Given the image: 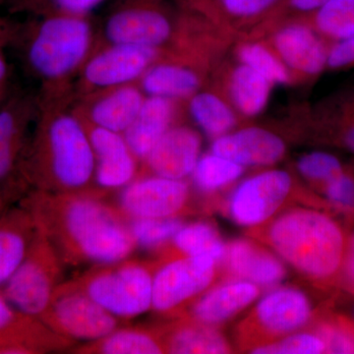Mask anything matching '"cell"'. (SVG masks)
Segmentation results:
<instances>
[{
	"instance_id": "cell-44",
	"label": "cell",
	"mask_w": 354,
	"mask_h": 354,
	"mask_svg": "<svg viewBox=\"0 0 354 354\" xmlns=\"http://www.w3.org/2000/svg\"><path fill=\"white\" fill-rule=\"evenodd\" d=\"M342 139L346 148L354 153V118L349 120L346 129L342 132Z\"/></svg>"
},
{
	"instance_id": "cell-31",
	"label": "cell",
	"mask_w": 354,
	"mask_h": 354,
	"mask_svg": "<svg viewBox=\"0 0 354 354\" xmlns=\"http://www.w3.org/2000/svg\"><path fill=\"white\" fill-rule=\"evenodd\" d=\"M135 244L147 250H158L169 245L183 227L180 216L165 218H131L128 223Z\"/></svg>"
},
{
	"instance_id": "cell-25",
	"label": "cell",
	"mask_w": 354,
	"mask_h": 354,
	"mask_svg": "<svg viewBox=\"0 0 354 354\" xmlns=\"http://www.w3.org/2000/svg\"><path fill=\"white\" fill-rule=\"evenodd\" d=\"M142 87L150 97L186 99L196 94L200 78L196 72L176 64H158L150 67L142 79Z\"/></svg>"
},
{
	"instance_id": "cell-29",
	"label": "cell",
	"mask_w": 354,
	"mask_h": 354,
	"mask_svg": "<svg viewBox=\"0 0 354 354\" xmlns=\"http://www.w3.org/2000/svg\"><path fill=\"white\" fill-rule=\"evenodd\" d=\"M245 167L212 152L201 155L191 174L195 187L204 194H215L239 181Z\"/></svg>"
},
{
	"instance_id": "cell-14",
	"label": "cell",
	"mask_w": 354,
	"mask_h": 354,
	"mask_svg": "<svg viewBox=\"0 0 354 354\" xmlns=\"http://www.w3.org/2000/svg\"><path fill=\"white\" fill-rule=\"evenodd\" d=\"M209 152L234 160L243 167L276 165L286 152L285 141L270 130L250 127L213 139Z\"/></svg>"
},
{
	"instance_id": "cell-22",
	"label": "cell",
	"mask_w": 354,
	"mask_h": 354,
	"mask_svg": "<svg viewBox=\"0 0 354 354\" xmlns=\"http://www.w3.org/2000/svg\"><path fill=\"white\" fill-rule=\"evenodd\" d=\"M165 353H230L232 346L218 327L179 317L160 329Z\"/></svg>"
},
{
	"instance_id": "cell-45",
	"label": "cell",
	"mask_w": 354,
	"mask_h": 354,
	"mask_svg": "<svg viewBox=\"0 0 354 354\" xmlns=\"http://www.w3.org/2000/svg\"><path fill=\"white\" fill-rule=\"evenodd\" d=\"M6 74V65L4 62L3 57H2L1 53H0V82L3 80L4 76Z\"/></svg>"
},
{
	"instance_id": "cell-2",
	"label": "cell",
	"mask_w": 354,
	"mask_h": 354,
	"mask_svg": "<svg viewBox=\"0 0 354 354\" xmlns=\"http://www.w3.org/2000/svg\"><path fill=\"white\" fill-rule=\"evenodd\" d=\"M254 232L283 262L310 281L327 286L341 277L348 239L329 214L295 207L279 213Z\"/></svg>"
},
{
	"instance_id": "cell-43",
	"label": "cell",
	"mask_w": 354,
	"mask_h": 354,
	"mask_svg": "<svg viewBox=\"0 0 354 354\" xmlns=\"http://www.w3.org/2000/svg\"><path fill=\"white\" fill-rule=\"evenodd\" d=\"M77 16L83 15L92 10L95 6H99L104 0H73Z\"/></svg>"
},
{
	"instance_id": "cell-33",
	"label": "cell",
	"mask_w": 354,
	"mask_h": 354,
	"mask_svg": "<svg viewBox=\"0 0 354 354\" xmlns=\"http://www.w3.org/2000/svg\"><path fill=\"white\" fill-rule=\"evenodd\" d=\"M254 354H318L326 353V344L315 330H298L276 341L250 349Z\"/></svg>"
},
{
	"instance_id": "cell-37",
	"label": "cell",
	"mask_w": 354,
	"mask_h": 354,
	"mask_svg": "<svg viewBox=\"0 0 354 354\" xmlns=\"http://www.w3.org/2000/svg\"><path fill=\"white\" fill-rule=\"evenodd\" d=\"M17 127L15 118L8 111L0 113V180L12 169L16 155Z\"/></svg>"
},
{
	"instance_id": "cell-20",
	"label": "cell",
	"mask_w": 354,
	"mask_h": 354,
	"mask_svg": "<svg viewBox=\"0 0 354 354\" xmlns=\"http://www.w3.org/2000/svg\"><path fill=\"white\" fill-rule=\"evenodd\" d=\"M27 209H16L0 218V286L6 285L29 252L37 234Z\"/></svg>"
},
{
	"instance_id": "cell-47",
	"label": "cell",
	"mask_w": 354,
	"mask_h": 354,
	"mask_svg": "<svg viewBox=\"0 0 354 354\" xmlns=\"http://www.w3.org/2000/svg\"><path fill=\"white\" fill-rule=\"evenodd\" d=\"M2 208H3V200L0 198V212H1Z\"/></svg>"
},
{
	"instance_id": "cell-19",
	"label": "cell",
	"mask_w": 354,
	"mask_h": 354,
	"mask_svg": "<svg viewBox=\"0 0 354 354\" xmlns=\"http://www.w3.org/2000/svg\"><path fill=\"white\" fill-rule=\"evenodd\" d=\"M272 43L277 55L291 71L315 76L327 66L328 48L318 32L305 23L279 28Z\"/></svg>"
},
{
	"instance_id": "cell-3",
	"label": "cell",
	"mask_w": 354,
	"mask_h": 354,
	"mask_svg": "<svg viewBox=\"0 0 354 354\" xmlns=\"http://www.w3.org/2000/svg\"><path fill=\"white\" fill-rule=\"evenodd\" d=\"M153 272L149 264L121 261L75 281L102 308L128 320L152 309Z\"/></svg>"
},
{
	"instance_id": "cell-38",
	"label": "cell",
	"mask_w": 354,
	"mask_h": 354,
	"mask_svg": "<svg viewBox=\"0 0 354 354\" xmlns=\"http://www.w3.org/2000/svg\"><path fill=\"white\" fill-rule=\"evenodd\" d=\"M281 0H218L221 12L236 19H253L274 10Z\"/></svg>"
},
{
	"instance_id": "cell-46",
	"label": "cell",
	"mask_w": 354,
	"mask_h": 354,
	"mask_svg": "<svg viewBox=\"0 0 354 354\" xmlns=\"http://www.w3.org/2000/svg\"><path fill=\"white\" fill-rule=\"evenodd\" d=\"M192 1L199 2V3H205L208 4V6H212L216 7V8L220 9L218 4V0H192Z\"/></svg>"
},
{
	"instance_id": "cell-23",
	"label": "cell",
	"mask_w": 354,
	"mask_h": 354,
	"mask_svg": "<svg viewBox=\"0 0 354 354\" xmlns=\"http://www.w3.org/2000/svg\"><path fill=\"white\" fill-rule=\"evenodd\" d=\"M145 101L142 93L134 87H121L95 102L91 111L95 127L124 133L136 120Z\"/></svg>"
},
{
	"instance_id": "cell-36",
	"label": "cell",
	"mask_w": 354,
	"mask_h": 354,
	"mask_svg": "<svg viewBox=\"0 0 354 354\" xmlns=\"http://www.w3.org/2000/svg\"><path fill=\"white\" fill-rule=\"evenodd\" d=\"M330 207L344 215H354V176L344 171L321 188Z\"/></svg>"
},
{
	"instance_id": "cell-28",
	"label": "cell",
	"mask_w": 354,
	"mask_h": 354,
	"mask_svg": "<svg viewBox=\"0 0 354 354\" xmlns=\"http://www.w3.org/2000/svg\"><path fill=\"white\" fill-rule=\"evenodd\" d=\"M191 116L205 134L216 139L232 131L236 125L234 109L213 93H196L190 97Z\"/></svg>"
},
{
	"instance_id": "cell-11",
	"label": "cell",
	"mask_w": 354,
	"mask_h": 354,
	"mask_svg": "<svg viewBox=\"0 0 354 354\" xmlns=\"http://www.w3.org/2000/svg\"><path fill=\"white\" fill-rule=\"evenodd\" d=\"M189 184L185 179L155 176L137 179L123 187L120 211L130 218L180 216L189 203Z\"/></svg>"
},
{
	"instance_id": "cell-26",
	"label": "cell",
	"mask_w": 354,
	"mask_h": 354,
	"mask_svg": "<svg viewBox=\"0 0 354 354\" xmlns=\"http://www.w3.org/2000/svg\"><path fill=\"white\" fill-rule=\"evenodd\" d=\"M272 86L265 77L241 64L232 72L228 91L234 109L246 118H254L267 106Z\"/></svg>"
},
{
	"instance_id": "cell-6",
	"label": "cell",
	"mask_w": 354,
	"mask_h": 354,
	"mask_svg": "<svg viewBox=\"0 0 354 354\" xmlns=\"http://www.w3.org/2000/svg\"><path fill=\"white\" fill-rule=\"evenodd\" d=\"M50 193H81L95 178V157L88 134L71 115H60L48 131Z\"/></svg>"
},
{
	"instance_id": "cell-27",
	"label": "cell",
	"mask_w": 354,
	"mask_h": 354,
	"mask_svg": "<svg viewBox=\"0 0 354 354\" xmlns=\"http://www.w3.org/2000/svg\"><path fill=\"white\" fill-rule=\"evenodd\" d=\"M177 255L209 256L221 265L225 257L227 243L221 239L213 223L198 221L179 228L171 241Z\"/></svg>"
},
{
	"instance_id": "cell-16",
	"label": "cell",
	"mask_w": 354,
	"mask_h": 354,
	"mask_svg": "<svg viewBox=\"0 0 354 354\" xmlns=\"http://www.w3.org/2000/svg\"><path fill=\"white\" fill-rule=\"evenodd\" d=\"M95 157V180L104 189H118L136 176V157L122 133L95 127L88 133Z\"/></svg>"
},
{
	"instance_id": "cell-1",
	"label": "cell",
	"mask_w": 354,
	"mask_h": 354,
	"mask_svg": "<svg viewBox=\"0 0 354 354\" xmlns=\"http://www.w3.org/2000/svg\"><path fill=\"white\" fill-rule=\"evenodd\" d=\"M25 208L64 264H115L137 248L122 213L92 195L44 192Z\"/></svg>"
},
{
	"instance_id": "cell-30",
	"label": "cell",
	"mask_w": 354,
	"mask_h": 354,
	"mask_svg": "<svg viewBox=\"0 0 354 354\" xmlns=\"http://www.w3.org/2000/svg\"><path fill=\"white\" fill-rule=\"evenodd\" d=\"M310 15L322 36L339 41L354 35V0H330Z\"/></svg>"
},
{
	"instance_id": "cell-18",
	"label": "cell",
	"mask_w": 354,
	"mask_h": 354,
	"mask_svg": "<svg viewBox=\"0 0 354 354\" xmlns=\"http://www.w3.org/2000/svg\"><path fill=\"white\" fill-rule=\"evenodd\" d=\"M171 21L152 7H135L114 13L106 25V35L113 44L157 48L171 37Z\"/></svg>"
},
{
	"instance_id": "cell-32",
	"label": "cell",
	"mask_w": 354,
	"mask_h": 354,
	"mask_svg": "<svg viewBox=\"0 0 354 354\" xmlns=\"http://www.w3.org/2000/svg\"><path fill=\"white\" fill-rule=\"evenodd\" d=\"M241 64L265 77L272 85H285L290 81V70L278 55L259 43H246L237 50Z\"/></svg>"
},
{
	"instance_id": "cell-42",
	"label": "cell",
	"mask_w": 354,
	"mask_h": 354,
	"mask_svg": "<svg viewBox=\"0 0 354 354\" xmlns=\"http://www.w3.org/2000/svg\"><path fill=\"white\" fill-rule=\"evenodd\" d=\"M21 315L22 314L15 311L2 292H0V333L10 327Z\"/></svg>"
},
{
	"instance_id": "cell-10",
	"label": "cell",
	"mask_w": 354,
	"mask_h": 354,
	"mask_svg": "<svg viewBox=\"0 0 354 354\" xmlns=\"http://www.w3.org/2000/svg\"><path fill=\"white\" fill-rule=\"evenodd\" d=\"M292 177L267 169L242 179L228 194L221 211L239 227L257 230L278 215L292 193Z\"/></svg>"
},
{
	"instance_id": "cell-5",
	"label": "cell",
	"mask_w": 354,
	"mask_h": 354,
	"mask_svg": "<svg viewBox=\"0 0 354 354\" xmlns=\"http://www.w3.org/2000/svg\"><path fill=\"white\" fill-rule=\"evenodd\" d=\"M62 265L55 247L38 228L29 252L3 286L2 295L18 313L39 320L59 286Z\"/></svg>"
},
{
	"instance_id": "cell-7",
	"label": "cell",
	"mask_w": 354,
	"mask_h": 354,
	"mask_svg": "<svg viewBox=\"0 0 354 354\" xmlns=\"http://www.w3.org/2000/svg\"><path fill=\"white\" fill-rule=\"evenodd\" d=\"M39 321L71 342L97 341L120 326V318L100 306L76 281L57 286Z\"/></svg>"
},
{
	"instance_id": "cell-4",
	"label": "cell",
	"mask_w": 354,
	"mask_h": 354,
	"mask_svg": "<svg viewBox=\"0 0 354 354\" xmlns=\"http://www.w3.org/2000/svg\"><path fill=\"white\" fill-rule=\"evenodd\" d=\"M313 318V304L304 290L277 286L267 290L241 324L239 341L250 351L301 330Z\"/></svg>"
},
{
	"instance_id": "cell-12",
	"label": "cell",
	"mask_w": 354,
	"mask_h": 354,
	"mask_svg": "<svg viewBox=\"0 0 354 354\" xmlns=\"http://www.w3.org/2000/svg\"><path fill=\"white\" fill-rule=\"evenodd\" d=\"M220 268L227 278L250 281L267 290L279 286L288 274L285 262L274 251L245 239L227 243Z\"/></svg>"
},
{
	"instance_id": "cell-24",
	"label": "cell",
	"mask_w": 354,
	"mask_h": 354,
	"mask_svg": "<svg viewBox=\"0 0 354 354\" xmlns=\"http://www.w3.org/2000/svg\"><path fill=\"white\" fill-rule=\"evenodd\" d=\"M77 353L92 354H160L165 353L160 329H133L114 330L97 341L77 349Z\"/></svg>"
},
{
	"instance_id": "cell-40",
	"label": "cell",
	"mask_w": 354,
	"mask_h": 354,
	"mask_svg": "<svg viewBox=\"0 0 354 354\" xmlns=\"http://www.w3.org/2000/svg\"><path fill=\"white\" fill-rule=\"evenodd\" d=\"M329 1L330 0H281L276 8L285 6L288 10L295 12L312 14Z\"/></svg>"
},
{
	"instance_id": "cell-41",
	"label": "cell",
	"mask_w": 354,
	"mask_h": 354,
	"mask_svg": "<svg viewBox=\"0 0 354 354\" xmlns=\"http://www.w3.org/2000/svg\"><path fill=\"white\" fill-rule=\"evenodd\" d=\"M344 286L349 291L354 293V232L348 242L346 257L341 272Z\"/></svg>"
},
{
	"instance_id": "cell-34",
	"label": "cell",
	"mask_w": 354,
	"mask_h": 354,
	"mask_svg": "<svg viewBox=\"0 0 354 354\" xmlns=\"http://www.w3.org/2000/svg\"><path fill=\"white\" fill-rule=\"evenodd\" d=\"M322 337L326 353H354V324L342 316L321 319L313 329Z\"/></svg>"
},
{
	"instance_id": "cell-15",
	"label": "cell",
	"mask_w": 354,
	"mask_h": 354,
	"mask_svg": "<svg viewBox=\"0 0 354 354\" xmlns=\"http://www.w3.org/2000/svg\"><path fill=\"white\" fill-rule=\"evenodd\" d=\"M157 55V48L113 44L88 62L86 80L95 87L123 85L143 75Z\"/></svg>"
},
{
	"instance_id": "cell-17",
	"label": "cell",
	"mask_w": 354,
	"mask_h": 354,
	"mask_svg": "<svg viewBox=\"0 0 354 354\" xmlns=\"http://www.w3.org/2000/svg\"><path fill=\"white\" fill-rule=\"evenodd\" d=\"M202 139L189 127H171L145 158L155 176L171 179L191 176L201 157Z\"/></svg>"
},
{
	"instance_id": "cell-35",
	"label": "cell",
	"mask_w": 354,
	"mask_h": 354,
	"mask_svg": "<svg viewBox=\"0 0 354 354\" xmlns=\"http://www.w3.org/2000/svg\"><path fill=\"white\" fill-rule=\"evenodd\" d=\"M297 169L306 180L320 188L344 171L341 160L326 152L305 153L298 158Z\"/></svg>"
},
{
	"instance_id": "cell-39",
	"label": "cell",
	"mask_w": 354,
	"mask_h": 354,
	"mask_svg": "<svg viewBox=\"0 0 354 354\" xmlns=\"http://www.w3.org/2000/svg\"><path fill=\"white\" fill-rule=\"evenodd\" d=\"M354 64V35L339 39L328 50L327 66L332 69L344 68Z\"/></svg>"
},
{
	"instance_id": "cell-13",
	"label": "cell",
	"mask_w": 354,
	"mask_h": 354,
	"mask_svg": "<svg viewBox=\"0 0 354 354\" xmlns=\"http://www.w3.org/2000/svg\"><path fill=\"white\" fill-rule=\"evenodd\" d=\"M261 290L250 281L227 278L209 286L178 316L218 328L250 306L259 298Z\"/></svg>"
},
{
	"instance_id": "cell-9",
	"label": "cell",
	"mask_w": 354,
	"mask_h": 354,
	"mask_svg": "<svg viewBox=\"0 0 354 354\" xmlns=\"http://www.w3.org/2000/svg\"><path fill=\"white\" fill-rule=\"evenodd\" d=\"M220 265L209 256H171L153 272L152 310L180 314L218 277Z\"/></svg>"
},
{
	"instance_id": "cell-21",
	"label": "cell",
	"mask_w": 354,
	"mask_h": 354,
	"mask_svg": "<svg viewBox=\"0 0 354 354\" xmlns=\"http://www.w3.org/2000/svg\"><path fill=\"white\" fill-rule=\"evenodd\" d=\"M174 113L172 100L160 97L145 99L136 120L123 133L135 157L145 160L158 140L172 127Z\"/></svg>"
},
{
	"instance_id": "cell-8",
	"label": "cell",
	"mask_w": 354,
	"mask_h": 354,
	"mask_svg": "<svg viewBox=\"0 0 354 354\" xmlns=\"http://www.w3.org/2000/svg\"><path fill=\"white\" fill-rule=\"evenodd\" d=\"M91 43V28L80 16L44 21L29 51L30 62L41 76L64 77L80 64Z\"/></svg>"
}]
</instances>
